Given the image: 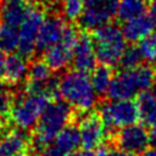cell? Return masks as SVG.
Segmentation results:
<instances>
[{
    "label": "cell",
    "mask_w": 156,
    "mask_h": 156,
    "mask_svg": "<svg viewBox=\"0 0 156 156\" xmlns=\"http://www.w3.org/2000/svg\"><path fill=\"white\" fill-rule=\"evenodd\" d=\"M141 61H143V56H141L139 48L138 46H129V48L124 49L118 63L123 68H133V67L139 66L141 63Z\"/></svg>",
    "instance_id": "obj_25"
},
{
    "label": "cell",
    "mask_w": 156,
    "mask_h": 156,
    "mask_svg": "<svg viewBox=\"0 0 156 156\" xmlns=\"http://www.w3.org/2000/svg\"><path fill=\"white\" fill-rule=\"evenodd\" d=\"M79 145L80 136L78 127L67 124L55 136V139L39 152V156H68L77 151Z\"/></svg>",
    "instance_id": "obj_12"
},
{
    "label": "cell",
    "mask_w": 156,
    "mask_h": 156,
    "mask_svg": "<svg viewBox=\"0 0 156 156\" xmlns=\"http://www.w3.org/2000/svg\"><path fill=\"white\" fill-rule=\"evenodd\" d=\"M51 98L44 93H29L27 91L26 95L18 96L13 100L10 116L12 122L17 128L23 130L33 128L48 104L50 102Z\"/></svg>",
    "instance_id": "obj_5"
},
{
    "label": "cell",
    "mask_w": 156,
    "mask_h": 156,
    "mask_svg": "<svg viewBox=\"0 0 156 156\" xmlns=\"http://www.w3.org/2000/svg\"><path fill=\"white\" fill-rule=\"evenodd\" d=\"M138 48L141 52L143 60L149 63H156V30H152L144 39H141Z\"/></svg>",
    "instance_id": "obj_23"
},
{
    "label": "cell",
    "mask_w": 156,
    "mask_h": 156,
    "mask_svg": "<svg viewBox=\"0 0 156 156\" xmlns=\"http://www.w3.org/2000/svg\"><path fill=\"white\" fill-rule=\"evenodd\" d=\"M48 1H57V0H48Z\"/></svg>",
    "instance_id": "obj_34"
},
{
    "label": "cell",
    "mask_w": 156,
    "mask_h": 156,
    "mask_svg": "<svg viewBox=\"0 0 156 156\" xmlns=\"http://www.w3.org/2000/svg\"><path fill=\"white\" fill-rule=\"evenodd\" d=\"M30 5V0H2L0 5V24L18 30Z\"/></svg>",
    "instance_id": "obj_16"
},
{
    "label": "cell",
    "mask_w": 156,
    "mask_h": 156,
    "mask_svg": "<svg viewBox=\"0 0 156 156\" xmlns=\"http://www.w3.org/2000/svg\"><path fill=\"white\" fill-rule=\"evenodd\" d=\"M18 45V30L0 24V50L12 52Z\"/></svg>",
    "instance_id": "obj_22"
},
{
    "label": "cell",
    "mask_w": 156,
    "mask_h": 156,
    "mask_svg": "<svg viewBox=\"0 0 156 156\" xmlns=\"http://www.w3.org/2000/svg\"><path fill=\"white\" fill-rule=\"evenodd\" d=\"M78 130L80 136V145L87 150L98 149L108 136L107 127L99 113L85 115L79 123Z\"/></svg>",
    "instance_id": "obj_10"
},
{
    "label": "cell",
    "mask_w": 156,
    "mask_h": 156,
    "mask_svg": "<svg viewBox=\"0 0 156 156\" xmlns=\"http://www.w3.org/2000/svg\"><path fill=\"white\" fill-rule=\"evenodd\" d=\"M154 23L149 16L140 15L138 17L124 21V26L122 28V33L127 41L135 43L144 39L147 34L154 30Z\"/></svg>",
    "instance_id": "obj_18"
},
{
    "label": "cell",
    "mask_w": 156,
    "mask_h": 156,
    "mask_svg": "<svg viewBox=\"0 0 156 156\" xmlns=\"http://www.w3.org/2000/svg\"><path fill=\"white\" fill-rule=\"evenodd\" d=\"M100 150V156H135V154L122 150V149H104L99 147Z\"/></svg>",
    "instance_id": "obj_27"
},
{
    "label": "cell",
    "mask_w": 156,
    "mask_h": 156,
    "mask_svg": "<svg viewBox=\"0 0 156 156\" xmlns=\"http://www.w3.org/2000/svg\"><path fill=\"white\" fill-rule=\"evenodd\" d=\"M155 68L150 65H139L133 68H123L113 76L107 95L110 99H132L149 90L155 79Z\"/></svg>",
    "instance_id": "obj_2"
},
{
    "label": "cell",
    "mask_w": 156,
    "mask_h": 156,
    "mask_svg": "<svg viewBox=\"0 0 156 156\" xmlns=\"http://www.w3.org/2000/svg\"><path fill=\"white\" fill-rule=\"evenodd\" d=\"M138 110L139 118L147 126H154L156 123V94L149 90L143 91L138 95Z\"/></svg>",
    "instance_id": "obj_19"
},
{
    "label": "cell",
    "mask_w": 156,
    "mask_h": 156,
    "mask_svg": "<svg viewBox=\"0 0 156 156\" xmlns=\"http://www.w3.org/2000/svg\"><path fill=\"white\" fill-rule=\"evenodd\" d=\"M93 41L98 60L102 65L107 66L117 65L124 49L127 48V40L122 29L111 23H106L96 28Z\"/></svg>",
    "instance_id": "obj_4"
},
{
    "label": "cell",
    "mask_w": 156,
    "mask_h": 156,
    "mask_svg": "<svg viewBox=\"0 0 156 156\" xmlns=\"http://www.w3.org/2000/svg\"><path fill=\"white\" fill-rule=\"evenodd\" d=\"M112 78H113V72L111 69V66L101 65L99 67H95L91 71V77H90V82L94 91L98 95L107 94Z\"/></svg>",
    "instance_id": "obj_20"
},
{
    "label": "cell",
    "mask_w": 156,
    "mask_h": 156,
    "mask_svg": "<svg viewBox=\"0 0 156 156\" xmlns=\"http://www.w3.org/2000/svg\"><path fill=\"white\" fill-rule=\"evenodd\" d=\"M45 20V12L37 5H30L18 28L17 51L23 57H29L37 50V38Z\"/></svg>",
    "instance_id": "obj_7"
},
{
    "label": "cell",
    "mask_w": 156,
    "mask_h": 156,
    "mask_svg": "<svg viewBox=\"0 0 156 156\" xmlns=\"http://www.w3.org/2000/svg\"><path fill=\"white\" fill-rule=\"evenodd\" d=\"M72 117V107L66 101L56 100L49 102L35 124L34 135L30 140L32 152L39 154L46 145H49L55 136L69 124Z\"/></svg>",
    "instance_id": "obj_1"
},
{
    "label": "cell",
    "mask_w": 156,
    "mask_h": 156,
    "mask_svg": "<svg viewBox=\"0 0 156 156\" xmlns=\"http://www.w3.org/2000/svg\"><path fill=\"white\" fill-rule=\"evenodd\" d=\"M99 116L107 128H123L136 123L139 110L132 99H111L110 102L100 106Z\"/></svg>",
    "instance_id": "obj_6"
},
{
    "label": "cell",
    "mask_w": 156,
    "mask_h": 156,
    "mask_svg": "<svg viewBox=\"0 0 156 156\" xmlns=\"http://www.w3.org/2000/svg\"><path fill=\"white\" fill-rule=\"evenodd\" d=\"M141 156H156V146H152V147H146L143 152H141Z\"/></svg>",
    "instance_id": "obj_31"
},
{
    "label": "cell",
    "mask_w": 156,
    "mask_h": 156,
    "mask_svg": "<svg viewBox=\"0 0 156 156\" xmlns=\"http://www.w3.org/2000/svg\"><path fill=\"white\" fill-rule=\"evenodd\" d=\"M83 9H84L83 0H62L61 1V11H62L63 18H67L68 21L79 20L83 12Z\"/></svg>",
    "instance_id": "obj_24"
},
{
    "label": "cell",
    "mask_w": 156,
    "mask_h": 156,
    "mask_svg": "<svg viewBox=\"0 0 156 156\" xmlns=\"http://www.w3.org/2000/svg\"><path fill=\"white\" fill-rule=\"evenodd\" d=\"M0 156H32L30 139L26 130L12 129L0 138Z\"/></svg>",
    "instance_id": "obj_15"
},
{
    "label": "cell",
    "mask_w": 156,
    "mask_h": 156,
    "mask_svg": "<svg viewBox=\"0 0 156 156\" xmlns=\"http://www.w3.org/2000/svg\"><path fill=\"white\" fill-rule=\"evenodd\" d=\"M0 124H1V121H0Z\"/></svg>",
    "instance_id": "obj_35"
},
{
    "label": "cell",
    "mask_w": 156,
    "mask_h": 156,
    "mask_svg": "<svg viewBox=\"0 0 156 156\" xmlns=\"http://www.w3.org/2000/svg\"><path fill=\"white\" fill-rule=\"evenodd\" d=\"M150 135H151V140H152V141L156 144V123L152 126V129H151Z\"/></svg>",
    "instance_id": "obj_32"
},
{
    "label": "cell",
    "mask_w": 156,
    "mask_h": 156,
    "mask_svg": "<svg viewBox=\"0 0 156 156\" xmlns=\"http://www.w3.org/2000/svg\"><path fill=\"white\" fill-rule=\"evenodd\" d=\"M147 10H149V17L152 21L154 26L156 27V0H151Z\"/></svg>",
    "instance_id": "obj_29"
},
{
    "label": "cell",
    "mask_w": 156,
    "mask_h": 156,
    "mask_svg": "<svg viewBox=\"0 0 156 156\" xmlns=\"http://www.w3.org/2000/svg\"><path fill=\"white\" fill-rule=\"evenodd\" d=\"M152 88H154V93L156 94V73H155V79H154V84H152Z\"/></svg>",
    "instance_id": "obj_33"
},
{
    "label": "cell",
    "mask_w": 156,
    "mask_h": 156,
    "mask_svg": "<svg viewBox=\"0 0 156 156\" xmlns=\"http://www.w3.org/2000/svg\"><path fill=\"white\" fill-rule=\"evenodd\" d=\"M115 141L117 147L122 150L133 154H141L150 145L151 135L145 126L133 123L121 128L115 136Z\"/></svg>",
    "instance_id": "obj_11"
},
{
    "label": "cell",
    "mask_w": 156,
    "mask_h": 156,
    "mask_svg": "<svg viewBox=\"0 0 156 156\" xmlns=\"http://www.w3.org/2000/svg\"><path fill=\"white\" fill-rule=\"evenodd\" d=\"M68 156H100V150L94 149V150H87L84 149L83 151H74L72 154H69Z\"/></svg>",
    "instance_id": "obj_28"
},
{
    "label": "cell",
    "mask_w": 156,
    "mask_h": 156,
    "mask_svg": "<svg viewBox=\"0 0 156 156\" xmlns=\"http://www.w3.org/2000/svg\"><path fill=\"white\" fill-rule=\"evenodd\" d=\"M96 52L93 38L87 33L78 34V39L73 48L72 55V65L74 69L82 72H91L96 66Z\"/></svg>",
    "instance_id": "obj_13"
},
{
    "label": "cell",
    "mask_w": 156,
    "mask_h": 156,
    "mask_svg": "<svg viewBox=\"0 0 156 156\" xmlns=\"http://www.w3.org/2000/svg\"><path fill=\"white\" fill-rule=\"evenodd\" d=\"M57 87L58 95L79 112H88L96 104L98 94L94 91L90 78L85 72L78 69L66 72L60 78Z\"/></svg>",
    "instance_id": "obj_3"
},
{
    "label": "cell",
    "mask_w": 156,
    "mask_h": 156,
    "mask_svg": "<svg viewBox=\"0 0 156 156\" xmlns=\"http://www.w3.org/2000/svg\"><path fill=\"white\" fill-rule=\"evenodd\" d=\"M77 39V30L73 27L68 26L61 40L44 51V61L48 63L51 71L57 72L67 68V66L72 62L73 48Z\"/></svg>",
    "instance_id": "obj_9"
},
{
    "label": "cell",
    "mask_w": 156,
    "mask_h": 156,
    "mask_svg": "<svg viewBox=\"0 0 156 156\" xmlns=\"http://www.w3.org/2000/svg\"><path fill=\"white\" fill-rule=\"evenodd\" d=\"M15 96L10 90L9 85L0 83V117L10 113Z\"/></svg>",
    "instance_id": "obj_26"
},
{
    "label": "cell",
    "mask_w": 156,
    "mask_h": 156,
    "mask_svg": "<svg viewBox=\"0 0 156 156\" xmlns=\"http://www.w3.org/2000/svg\"><path fill=\"white\" fill-rule=\"evenodd\" d=\"M68 24L61 16L45 17L37 38V50L45 51L54 44L61 40Z\"/></svg>",
    "instance_id": "obj_14"
},
{
    "label": "cell",
    "mask_w": 156,
    "mask_h": 156,
    "mask_svg": "<svg viewBox=\"0 0 156 156\" xmlns=\"http://www.w3.org/2000/svg\"><path fill=\"white\" fill-rule=\"evenodd\" d=\"M28 72V65L26 57L20 54H11L6 56L5 68L2 73V79L7 85H17L24 80Z\"/></svg>",
    "instance_id": "obj_17"
},
{
    "label": "cell",
    "mask_w": 156,
    "mask_h": 156,
    "mask_svg": "<svg viewBox=\"0 0 156 156\" xmlns=\"http://www.w3.org/2000/svg\"><path fill=\"white\" fill-rule=\"evenodd\" d=\"M84 9L79 17L80 26L88 30L110 23L117 15L119 0H83Z\"/></svg>",
    "instance_id": "obj_8"
},
{
    "label": "cell",
    "mask_w": 156,
    "mask_h": 156,
    "mask_svg": "<svg viewBox=\"0 0 156 156\" xmlns=\"http://www.w3.org/2000/svg\"><path fill=\"white\" fill-rule=\"evenodd\" d=\"M5 61H6V55L4 51L0 50V79L2 78V73H4V68H5Z\"/></svg>",
    "instance_id": "obj_30"
},
{
    "label": "cell",
    "mask_w": 156,
    "mask_h": 156,
    "mask_svg": "<svg viewBox=\"0 0 156 156\" xmlns=\"http://www.w3.org/2000/svg\"><path fill=\"white\" fill-rule=\"evenodd\" d=\"M146 11V0H119L117 16L121 21H128L130 18L144 15Z\"/></svg>",
    "instance_id": "obj_21"
}]
</instances>
